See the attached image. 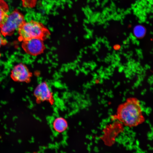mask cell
<instances>
[{"mask_svg":"<svg viewBox=\"0 0 153 153\" xmlns=\"http://www.w3.org/2000/svg\"><path fill=\"white\" fill-rule=\"evenodd\" d=\"M114 118L129 127L137 126L145 121L139 101L135 97H129L119 105Z\"/></svg>","mask_w":153,"mask_h":153,"instance_id":"cell-1","label":"cell"},{"mask_svg":"<svg viewBox=\"0 0 153 153\" xmlns=\"http://www.w3.org/2000/svg\"><path fill=\"white\" fill-rule=\"evenodd\" d=\"M18 31V39L22 42L35 38L44 41L50 35L49 30L42 23L33 20L25 22Z\"/></svg>","mask_w":153,"mask_h":153,"instance_id":"cell-2","label":"cell"},{"mask_svg":"<svg viewBox=\"0 0 153 153\" xmlns=\"http://www.w3.org/2000/svg\"><path fill=\"white\" fill-rule=\"evenodd\" d=\"M24 17L18 10L10 14L0 26L1 33L4 36L12 35L25 22Z\"/></svg>","mask_w":153,"mask_h":153,"instance_id":"cell-3","label":"cell"},{"mask_svg":"<svg viewBox=\"0 0 153 153\" xmlns=\"http://www.w3.org/2000/svg\"><path fill=\"white\" fill-rule=\"evenodd\" d=\"M43 40L32 39L22 42V46L27 54L33 56L40 55L44 52L45 46Z\"/></svg>","mask_w":153,"mask_h":153,"instance_id":"cell-4","label":"cell"},{"mask_svg":"<svg viewBox=\"0 0 153 153\" xmlns=\"http://www.w3.org/2000/svg\"><path fill=\"white\" fill-rule=\"evenodd\" d=\"M32 75L27 67L24 64L20 63L13 67L10 77L15 81L28 82L30 81Z\"/></svg>","mask_w":153,"mask_h":153,"instance_id":"cell-5","label":"cell"},{"mask_svg":"<svg viewBox=\"0 0 153 153\" xmlns=\"http://www.w3.org/2000/svg\"><path fill=\"white\" fill-rule=\"evenodd\" d=\"M34 94L38 101H47L51 103L53 101L52 93L45 82H42L37 86L34 91Z\"/></svg>","mask_w":153,"mask_h":153,"instance_id":"cell-6","label":"cell"},{"mask_svg":"<svg viewBox=\"0 0 153 153\" xmlns=\"http://www.w3.org/2000/svg\"><path fill=\"white\" fill-rule=\"evenodd\" d=\"M52 126L55 131L57 133H61L67 129L68 124L65 118L61 117H58L53 120Z\"/></svg>","mask_w":153,"mask_h":153,"instance_id":"cell-7","label":"cell"},{"mask_svg":"<svg viewBox=\"0 0 153 153\" xmlns=\"http://www.w3.org/2000/svg\"><path fill=\"white\" fill-rule=\"evenodd\" d=\"M9 14V7L4 0H0V26Z\"/></svg>","mask_w":153,"mask_h":153,"instance_id":"cell-8","label":"cell"},{"mask_svg":"<svg viewBox=\"0 0 153 153\" xmlns=\"http://www.w3.org/2000/svg\"><path fill=\"white\" fill-rule=\"evenodd\" d=\"M2 34L0 33V47L1 45H5L7 43V41L5 39H4L2 36Z\"/></svg>","mask_w":153,"mask_h":153,"instance_id":"cell-9","label":"cell"}]
</instances>
